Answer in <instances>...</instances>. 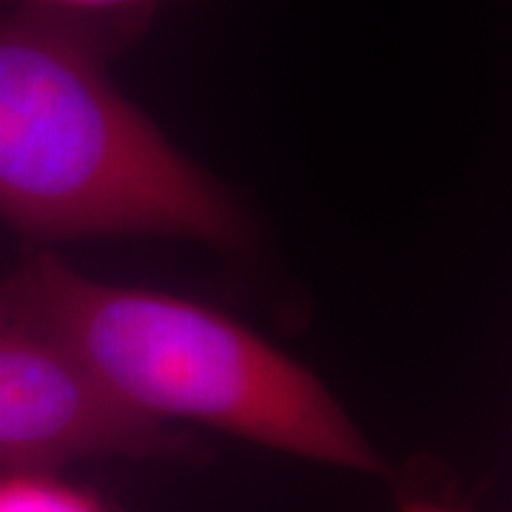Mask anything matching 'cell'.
I'll return each mask as SVG.
<instances>
[{
	"label": "cell",
	"mask_w": 512,
	"mask_h": 512,
	"mask_svg": "<svg viewBox=\"0 0 512 512\" xmlns=\"http://www.w3.org/2000/svg\"><path fill=\"white\" fill-rule=\"evenodd\" d=\"M0 330L57 350L137 416L191 421L350 473H390L316 373L197 302L97 282L35 254L0 276Z\"/></svg>",
	"instance_id": "6da1fadb"
},
{
	"label": "cell",
	"mask_w": 512,
	"mask_h": 512,
	"mask_svg": "<svg viewBox=\"0 0 512 512\" xmlns=\"http://www.w3.org/2000/svg\"><path fill=\"white\" fill-rule=\"evenodd\" d=\"M114 52L69 23L0 12V220L40 242L171 237L242 248L239 205L114 86Z\"/></svg>",
	"instance_id": "7a4b0ae2"
},
{
	"label": "cell",
	"mask_w": 512,
	"mask_h": 512,
	"mask_svg": "<svg viewBox=\"0 0 512 512\" xmlns=\"http://www.w3.org/2000/svg\"><path fill=\"white\" fill-rule=\"evenodd\" d=\"M191 439L106 396L57 350L0 330V467L83 458H180Z\"/></svg>",
	"instance_id": "3957f363"
},
{
	"label": "cell",
	"mask_w": 512,
	"mask_h": 512,
	"mask_svg": "<svg viewBox=\"0 0 512 512\" xmlns=\"http://www.w3.org/2000/svg\"><path fill=\"white\" fill-rule=\"evenodd\" d=\"M9 9L60 20L103 37L117 49L137 35L168 0H6Z\"/></svg>",
	"instance_id": "277c9868"
},
{
	"label": "cell",
	"mask_w": 512,
	"mask_h": 512,
	"mask_svg": "<svg viewBox=\"0 0 512 512\" xmlns=\"http://www.w3.org/2000/svg\"><path fill=\"white\" fill-rule=\"evenodd\" d=\"M0 512H109L83 487L57 478L52 470L0 467Z\"/></svg>",
	"instance_id": "5b68a950"
},
{
	"label": "cell",
	"mask_w": 512,
	"mask_h": 512,
	"mask_svg": "<svg viewBox=\"0 0 512 512\" xmlns=\"http://www.w3.org/2000/svg\"><path fill=\"white\" fill-rule=\"evenodd\" d=\"M399 512H473L470 507L458 504L456 498L433 493H402Z\"/></svg>",
	"instance_id": "8992f818"
}]
</instances>
